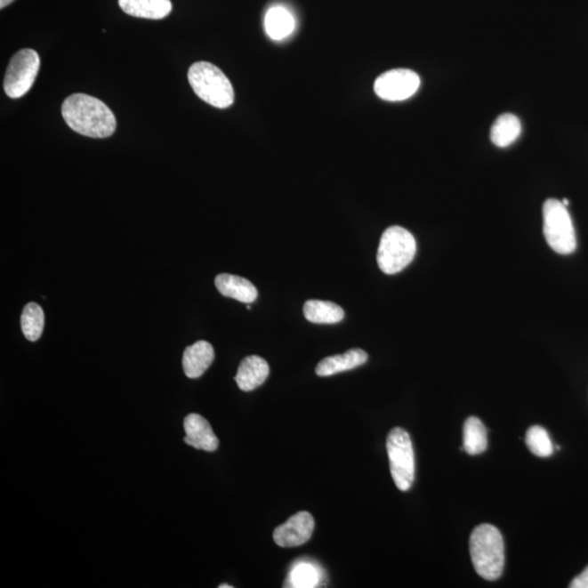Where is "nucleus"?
<instances>
[{"label": "nucleus", "instance_id": "obj_1", "mask_svg": "<svg viewBox=\"0 0 588 588\" xmlns=\"http://www.w3.org/2000/svg\"><path fill=\"white\" fill-rule=\"evenodd\" d=\"M63 119L77 133L85 137L104 139L113 135L116 117L103 101L86 94H74L63 101Z\"/></svg>", "mask_w": 588, "mask_h": 588}, {"label": "nucleus", "instance_id": "obj_2", "mask_svg": "<svg viewBox=\"0 0 588 588\" xmlns=\"http://www.w3.org/2000/svg\"><path fill=\"white\" fill-rule=\"evenodd\" d=\"M470 552L476 573L487 581L502 576L504 568V543L502 533L490 524H482L472 532Z\"/></svg>", "mask_w": 588, "mask_h": 588}, {"label": "nucleus", "instance_id": "obj_3", "mask_svg": "<svg viewBox=\"0 0 588 588\" xmlns=\"http://www.w3.org/2000/svg\"><path fill=\"white\" fill-rule=\"evenodd\" d=\"M188 79L194 93L205 103L225 109L235 101L231 82L220 68L206 61L193 63Z\"/></svg>", "mask_w": 588, "mask_h": 588}, {"label": "nucleus", "instance_id": "obj_4", "mask_svg": "<svg viewBox=\"0 0 588 588\" xmlns=\"http://www.w3.org/2000/svg\"><path fill=\"white\" fill-rule=\"evenodd\" d=\"M416 254V241L412 233L399 226L383 233L377 252L379 269L387 275L400 273Z\"/></svg>", "mask_w": 588, "mask_h": 588}, {"label": "nucleus", "instance_id": "obj_5", "mask_svg": "<svg viewBox=\"0 0 588 588\" xmlns=\"http://www.w3.org/2000/svg\"><path fill=\"white\" fill-rule=\"evenodd\" d=\"M544 236L548 246L559 254L568 255L576 249V237L570 213L561 201L549 198L543 206Z\"/></svg>", "mask_w": 588, "mask_h": 588}, {"label": "nucleus", "instance_id": "obj_6", "mask_svg": "<svg viewBox=\"0 0 588 588\" xmlns=\"http://www.w3.org/2000/svg\"><path fill=\"white\" fill-rule=\"evenodd\" d=\"M387 452L393 482L401 492H407L415 479V449L407 431L396 427L389 432Z\"/></svg>", "mask_w": 588, "mask_h": 588}, {"label": "nucleus", "instance_id": "obj_7", "mask_svg": "<svg viewBox=\"0 0 588 588\" xmlns=\"http://www.w3.org/2000/svg\"><path fill=\"white\" fill-rule=\"evenodd\" d=\"M41 60L36 51L26 48L19 51L9 62L4 89L12 99L26 95L36 82L40 71Z\"/></svg>", "mask_w": 588, "mask_h": 588}, {"label": "nucleus", "instance_id": "obj_8", "mask_svg": "<svg viewBox=\"0 0 588 588\" xmlns=\"http://www.w3.org/2000/svg\"><path fill=\"white\" fill-rule=\"evenodd\" d=\"M421 79L410 69H393L377 77L374 91L379 99L401 101L410 99L419 90Z\"/></svg>", "mask_w": 588, "mask_h": 588}, {"label": "nucleus", "instance_id": "obj_9", "mask_svg": "<svg viewBox=\"0 0 588 588\" xmlns=\"http://www.w3.org/2000/svg\"><path fill=\"white\" fill-rule=\"evenodd\" d=\"M315 522L312 514L302 511L291 517L274 531V541L283 548L304 545L314 532Z\"/></svg>", "mask_w": 588, "mask_h": 588}, {"label": "nucleus", "instance_id": "obj_10", "mask_svg": "<svg viewBox=\"0 0 588 588\" xmlns=\"http://www.w3.org/2000/svg\"><path fill=\"white\" fill-rule=\"evenodd\" d=\"M183 426L187 435L184 437V442L187 445L207 452L217 450L220 440L213 431L210 423L203 416L192 413L184 419Z\"/></svg>", "mask_w": 588, "mask_h": 588}, {"label": "nucleus", "instance_id": "obj_11", "mask_svg": "<svg viewBox=\"0 0 588 588\" xmlns=\"http://www.w3.org/2000/svg\"><path fill=\"white\" fill-rule=\"evenodd\" d=\"M269 375V363L263 358L251 356L243 358L235 381L242 391L249 392L263 385Z\"/></svg>", "mask_w": 588, "mask_h": 588}, {"label": "nucleus", "instance_id": "obj_12", "mask_svg": "<svg viewBox=\"0 0 588 588\" xmlns=\"http://www.w3.org/2000/svg\"><path fill=\"white\" fill-rule=\"evenodd\" d=\"M215 352L210 342H197L184 350L182 366L189 378H198L212 366Z\"/></svg>", "mask_w": 588, "mask_h": 588}, {"label": "nucleus", "instance_id": "obj_13", "mask_svg": "<svg viewBox=\"0 0 588 588\" xmlns=\"http://www.w3.org/2000/svg\"><path fill=\"white\" fill-rule=\"evenodd\" d=\"M367 359V353L362 349H351L346 353L324 358L316 366L315 372L320 377L333 376L361 366Z\"/></svg>", "mask_w": 588, "mask_h": 588}, {"label": "nucleus", "instance_id": "obj_14", "mask_svg": "<svg viewBox=\"0 0 588 588\" xmlns=\"http://www.w3.org/2000/svg\"><path fill=\"white\" fill-rule=\"evenodd\" d=\"M124 12L135 18L162 20L173 11L170 0H118Z\"/></svg>", "mask_w": 588, "mask_h": 588}, {"label": "nucleus", "instance_id": "obj_15", "mask_svg": "<svg viewBox=\"0 0 588 588\" xmlns=\"http://www.w3.org/2000/svg\"><path fill=\"white\" fill-rule=\"evenodd\" d=\"M216 288L223 296L242 303H252L257 299V290L251 281L242 277L221 274L215 279Z\"/></svg>", "mask_w": 588, "mask_h": 588}, {"label": "nucleus", "instance_id": "obj_16", "mask_svg": "<svg viewBox=\"0 0 588 588\" xmlns=\"http://www.w3.org/2000/svg\"><path fill=\"white\" fill-rule=\"evenodd\" d=\"M522 133L521 121L512 114L499 116L490 129V140L495 147L508 148L520 138Z\"/></svg>", "mask_w": 588, "mask_h": 588}, {"label": "nucleus", "instance_id": "obj_17", "mask_svg": "<svg viewBox=\"0 0 588 588\" xmlns=\"http://www.w3.org/2000/svg\"><path fill=\"white\" fill-rule=\"evenodd\" d=\"M295 21L289 11L285 7L270 8L265 17V30L271 40L281 41L294 31Z\"/></svg>", "mask_w": 588, "mask_h": 588}, {"label": "nucleus", "instance_id": "obj_18", "mask_svg": "<svg viewBox=\"0 0 588 588\" xmlns=\"http://www.w3.org/2000/svg\"><path fill=\"white\" fill-rule=\"evenodd\" d=\"M305 318L314 324H337L344 318V310L329 301H306L303 308Z\"/></svg>", "mask_w": 588, "mask_h": 588}, {"label": "nucleus", "instance_id": "obj_19", "mask_svg": "<svg viewBox=\"0 0 588 588\" xmlns=\"http://www.w3.org/2000/svg\"><path fill=\"white\" fill-rule=\"evenodd\" d=\"M487 431L479 417L471 416L463 426V450L469 455H480L487 449Z\"/></svg>", "mask_w": 588, "mask_h": 588}, {"label": "nucleus", "instance_id": "obj_20", "mask_svg": "<svg viewBox=\"0 0 588 588\" xmlns=\"http://www.w3.org/2000/svg\"><path fill=\"white\" fill-rule=\"evenodd\" d=\"M44 323V312L40 305L31 302L24 306L21 315V328L24 336L30 342H36L42 336Z\"/></svg>", "mask_w": 588, "mask_h": 588}, {"label": "nucleus", "instance_id": "obj_21", "mask_svg": "<svg viewBox=\"0 0 588 588\" xmlns=\"http://www.w3.org/2000/svg\"><path fill=\"white\" fill-rule=\"evenodd\" d=\"M527 446L533 455L547 458L553 454V445L548 431L542 426H532L527 432Z\"/></svg>", "mask_w": 588, "mask_h": 588}, {"label": "nucleus", "instance_id": "obj_22", "mask_svg": "<svg viewBox=\"0 0 588 588\" xmlns=\"http://www.w3.org/2000/svg\"><path fill=\"white\" fill-rule=\"evenodd\" d=\"M320 580L318 568L308 563H301L294 567L290 575L291 586L298 588H310L318 586Z\"/></svg>", "mask_w": 588, "mask_h": 588}, {"label": "nucleus", "instance_id": "obj_23", "mask_svg": "<svg viewBox=\"0 0 588 588\" xmlns=\"http://www.w3.org/2000/svg\"><path fill=\"white\" fill-rule=\"evenodd\" d=\"M571 588H588V567L570 584Z\"/></svg>", "mask_w": 588, "mask_h": 588}, {"label": "nucleus", "instance_id": "obj_24", "mask_svg": "<svg viewBox=\"0 0 588 588\" xmlns=\"http://www.w3.org/2000/svg\"><path fill=\"white\" fill-rule=\"evenodd\" d=\"M12 2L13 0H0V8L4 9V7H7Z\"/></svg>", "mask_w": 588, "mask_h": 588}, {"label": "nucleus", "instance_id": "obj_25", "mask_svg": "<svg viewBox=\"0 0 588 588\" xmlns=\"http://www.w3.org/2000/svg\"><path fill=\"white\" fill-rule=\"evenodd\" d=\"M218 587H220V588H232L233 586L232 585L222 584V585H220Z\"/></svg>", "mask_w": 588, "mask_h": 588}, {"label": "nucleus", "instance_id": "obj_26", "mask_svg": "<svg viewBox=\"0 0 588 588\" xmlns=\"http://www.w3.org/2000/svg\"><path fill=\"white\" fill-rule=\"evenodd\" d=\"M562 203L565 204V205L568 207V200H563Z\"/></svg>", "mask_w": 588, "mask_h": 588}, {"label": "nucleus", "instance_id": "obj_27", "mask_svg": "<svg viewBox=\"0 0 588 588\" xmlns=\"http://www.w3.org/2000/svg\"><path fill=\"white\" fill-rule=\"evenodd\" d=\"M247 310H251V305H246Z\"/></svg>", "mask_w": 588, "mask_h": 588}]
</instances>
